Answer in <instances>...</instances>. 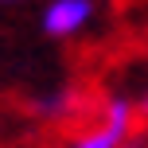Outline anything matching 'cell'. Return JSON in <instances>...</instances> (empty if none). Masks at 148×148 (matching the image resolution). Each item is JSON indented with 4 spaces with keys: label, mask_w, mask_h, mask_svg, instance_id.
Instances as JSON below:
<instances>
[{
    "label": "cell",
    "mask_w": 148,
    "mask_h": 148,
    "mask_svg": "<svg viewBox=\"0 0 148 148\" xmlns=\"http://www.w3.org/2000/svg\"><path fill=\"white\" fill-rule=\"evenodd\" d=\"M140 101L129 94H109L101 105H97V117L90 129L74 133L66 148H129L133 144V133L140 125Z\"/></svg>",
    "instance_id": "6da1fadb"
},
{
    "label": "cell",
    "mask_w": 148,
    "mask_h": 148,
    "mask_svg": "<svg viewBox=\"0 0 148 148\" xmlns=\"http://www.w3.org/2000/svg\"><path fill=\"white\" fill-rule=\"evenodd\" d=\"M90 20H94V0H51L43 8V31L59 39L78 35Z\"/></svg>",
    "instance_id": "7a4b0ae2"
},
{
    "label": "cell",
    "mask_w": 148,
    "mask_h": 148,
    "mask_svg": "<svg viewBox=\"0 0 148 148\" xmlns=\"http://www.w3.org/2000/svg\"><path fill=\"white\" fill-rule=\"evenodd\" d=\"M31 109L39 121H74L78 113H86V97L74 86H62V90H47L43 97H35Z\"/></svg>",
    "instance_id": "3957f363"
},
{
    "label": "cell",
    "mask_w": 148,
    "mask_h": 148,
    "mask_svg": "<svg viewBox=\"0 0 148 148\" xmlns=\"http://www.w3.org/2000/svg\"><path fill=\"white\" fill-rule=\"evenodd\" d=\"M0 4H12V0H0Z\"/></svg>",
    "instance_id": "277c9868"
}]
</instances>
